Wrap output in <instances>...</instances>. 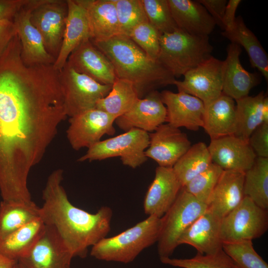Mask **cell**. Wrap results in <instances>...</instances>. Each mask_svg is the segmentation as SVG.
<instances>
[{
  "label": "cell",
  "mask_w": 268,
  "mask_h": 268,
  "mask_svg": "<svg viewBox=\"0 0 268 268\" xmlns=\"http://www.w3.org/2000/svg\"><path fill=\"white\" fill-rule=\"evenodd\" d=\"M91 42L111 61L117 77L133 83L139 98L160 87L173 85L176 80L127 36L120 34L105 41Z\"/></svg>",
  "instance_id": "7a4b0ae2"
},
{
  "label": "cell",
  "mask_w": 268,
  "mask_h": 268,
  "mask_svg": "<svg viewBox=\"0 0 268 268\" xmlns=\"http://www.w3.org/2000/svg\"><path fill=\"white\" fill-rule=\"evenodd\" d=\"M73 257L54 229L45 224L30 251L17 261L27 268H70Z\"/></svg>",
  "instance_id": "7c38bea8"
},
{
  "label": "cell",
  "mask_w": 268,
  "mask_h": 268,
  "mask_svg": "<svg viewBox=\"0 0 268 268\" xmlns=\"http://www.w3.org/2000/svg\"><path fill=\"white\" fill-rule=\"evenodd\" d=\"M120 34L128 36L137 26L148 22L141 0H115Z\"/></svg>",
  "instance_id": "d590c367"
},
{
  "label": "cell",
  "mask_w": 268,
  "mask_h": 268,
  "mask_svg": "<svg viewBox=\"0 0 268 268\" xmlns=\"http://www.w3.org/2000/svg\"><path fill=\"white\" fill-rule=\"evenodd\" d=\"M243 193L259 206L268 209V158L257 157L245 172Z\"/></svg>",
  "instance_id": "d6a6232c"
},
{
  "label": "cell",
  "mask_w": 268,
  "mask_h": 268,
  "mask_svg": "<svg viewBox=\"0 0 268 268\" xmlns=\"http://www.w3.org/2000/svg\"><path fill=\"white\" fill-rule=\"evenodd\" d=\"M11 268H27L25 266L22 264L20 263L18 261H16L15 264L13 265Z\"/></svg>",
  "instance_id": "7dc6e473"
},
{
  "label": "cell",
  "mask_w": 268,
  "mask_h": 268,
  "mask_svg": "<svg viewBox=\"0 0 268 268\" xmlns=\"http://www.w3.org/2000/svg\"><path fill=\"white\" fill-rule=\"evenodd\" d=\"M268 229V211L244 197L241 202L221 219L223 242L257 239Z\"/></svg>",
  "instance_id": "ba28073f"
},
{
  "label": "cell",
  "mask_w": 268,
  "mask_h": 268,
  "mask_svg": "<svg viewBox=\"0 0 268 268\" xmlns=\"http://www.w3.org/2000/svg\"><path fill=\"white\" fill-rule=\"evenodd\" d=\"M248 143L257 157L268 158V124L259 126L250 136Z\"/></svg>",
  "instance_id": "ab89813d"
},
{
  "label": "cell",
  "mask_w": 268,
  "mask_h": 268,
  "mask_svg": "<svg viewBox=\"0 0 268 268\" xmlns=\"http://www.w3.org/2000/svg\"><path fill=\"white\" fill-rule=\"evenodd\" d=\"M265 96L261 91L255 96H248L235 101V136L248 141L252 133L263 123L262 106Z\"/></svg>",
  "instance_id": "f546056e"
},
{
  "label": "cell",
  "mask_w": 268,
  "mask_h": 268,
  "mask_svg": "<svg viewBox=\"0 0 268 268\" xmlns=\"http://www.w3.org/2000/svg\"><path fill=\"white\" fill-rule=\"evenodd\" d=\"M241 52L239 45L231 43L223 61L222 93L235 101L249 96L251 90L261 80L259 74L250 72L243 67L240 60Z\"/></svg>",
  "instance_id": "ffe728a7"
},
{
  "label": "cell",
  "mask_w": 268,
  "mask_h": 268,
  "mask_svg": "<svg viewBox=\"0 0 268 268\" xmlns=\"http://www.w3.org/2000/svg\"><path fill=\"white\" fill-rule=\"evenodd\" d=\"M173 18L179 29L190 34L208 36L216 24L198 0H168Z\"/></svg>",
  "instance_id": "603a6c76"
},
{
  "label": "cell",
  "mask_w": 268,
  "mask_h": 268,
  "mask_svg": "<svg viewBox=\"0 0 268 268\" xmlns=\"http://www.w3.org/2000/svg\"><path fill=\"white\" fill-rule=\"evenodd\" d=\"M59 79L69 118L95 109L97 102L107 95L112 86L101 84L67 63L59 71Z\"/></svg>",
  "instance_id": "52a82bcc"
},
{
  "label": "cell",
  "mask_w": 268,
  "mask_h": 268,
  "mask_svg": "<svg viewBox=\"0 0 268 268\" xmlns=\"http://www.w3.org/2000/svg\"><path fill=\"white\" fill-rule=\"evenodd\" d=\"M16 261L9 259L0 253V268H11Z\"/></svg>",
  "instance_id": "f6af8a7d"
},
{
  "label": "cell",
  "mask_w": 268,
  "mask_h": 268,
  "mask_svg": "<svg viewBox=\"0 0 268 268\" xmlns=\"http://www.w3.org/2000/svg\"><path fill=\"white\" fill-rule=\"evenodd\" d=\"M223 171L221 168L212 163L206 169L192 179L183 189L198 201L207 205Z\"/></svg>",
  "instance_id": "e575fe53"
},
{
  "label": "cell",
  "mask_w": 268,
  "mask_h": 268,
  "mask_svg": "<svg viewBox=\"0 0 268 268\" xmlns=\"http://www.w3.org/2000/svg\"><path fill=\"white\" fill-rule=\"evenodd\" d=\"M212 163L208 146L199 142L191 145L172 168L183 188Z\"/></svg>",
  "instance_id": "4dcf8cb0"
},
{
  "label": "cell",
  "mask_w": 268,
  "mask_h": 268,
  "mask_svg": "<svg viewBox=\"0 0 268 268\" xmlns=\"http://www.w3.org/2000/svg\"><path fill=\"white\" fill-rule=\"evenodd\" d=\"M207 209L206 204L182 188L174 203L161 217L162 226L157 242L160 259L170 257L178 246L182 233Z\"/></svg>",
  "instance_id": "5b68a950"
},
{
  "label": "cell",
  "mask_w": 268,
  "mask_h": 268,
  "mask_svg": "<svg viewBox=\"0 0 268 268\" xmlns=\"http://www.w3.org/2000/svg\"><path fill=\"white\" fill-rule=\"evenodd\" d=\"M75 1L85 10L91 41H103L120 35L115 0Z\"/></svg>",
  "instance_id": "7402d4cb"
},
{
  "label": "cell",
  "mask_w": 268,
  "mask_h": 268,
  "mask_svg": "<svg viewBox=\"0 0 268 268\" xmlns=\"http://www.w3.org/2000/svg\"><path fill=\"white\" fill-rule=\"evenodd\" d=\"M37 0H29L13 19L21 44L23 62L29 66L53 65L56 61L46 51L42 37L30 21V15Z\"/></svg>",
  "instance_id": "5bb4252c"
},
{
  "label": "cell",
  "mask_w": 268,
  "mask_h": 268,
  "mask_svg": "<svg viewBox=\"0 0 268 268\" xmlns=\"http://www.w3.org/2000/svg\"><path fill=\"white\" fill-rule=\"evenodd\" d=\"M202 128L210 139L234 135L236 130V102L222 93L204 106Z\"/></svg>",
  "instance_id": "484cf974"
},
{
  "label": "cell",
  "mask_w": 268,
  "mask_h": 268,
  "mask_svg": "<svg viewBox=\"0 0 268 268\" xmlns=\"http://www.w3.org/2000/svg\"><path fill=\"white\" fill-rule=\"evenodd\" d=\"M68 7L67 0H37L30 21L40 33L45 48L55 59L61 49Z\"/></svg>",
  "instance_id": "9c48e42d"
},
{
  "label": "cell",
  "mask_w": 268,
  "mask_h": 268,
  "mask_svg": "<svg viewBox=\"0 0 268 268\" xmlns=\"http://www.w3.org/2000/svg\"><path fill=\"white\" fill-rule=\"evenodd\" d=\"M40 207L32 201L28 202H0V240L27 223L40 217Z\"/></svg>",
  "instance_id": "f1b7e54d"
},
{
  "label": "cell",
  "mask_w": 268,
  "mask_h": 268,
  "mask_svg": "<svg viewBox=\"0 0 268 268\" xmlns=\"http://www.w3.org/2000/svg\"><path fill=\"white\" fill-rule=\"evenodd\" d=\"M182 188L172 168L158 166L144 198L145 213L161 218L174 203Z\"/></svg>",
  "instance_id": "d6986e66"
},
{
  "label": "cell",
  "mask_w": 268,
  "mask_h": 268,
  "mask_svg": "<svg viewBox=\"0 0 268 268\" xmlns=\"http://www.w3.org/2000/svg\"><path fill=\"white\" fill-rule=\"evenodd\" d=\"M160 260L163 264L181 268H235L234 263L222 249L211 255L197 253L189 259L169 257Z\"/></svg>",
  "instance_id": "8d00e7d4"
},
{
  "label": "cell",
  "mask_w": 268,
  "mask_h": 268,
  "mask_svg": "<svg viewBox=\"0 0 268 268\" xmlns=\"http://www.w3.org/2000/svg\"><path fill=\"white\" fill-rule=\"evenodd\" d=\"M16 34V31L13 21L8 20L0 21V53L4 50Z\"/></svg>",
  "instance_id": "7bdbcfd3"
},
{
  "label": "cell",
  "mask_w": 268,
  "mask_h": 268,
  "mask_svg": "<svg viewBox=\"0 0 268 268\" xmlns=\"http://www.w3.org/2000/svg\"><path fill=\"white\" fill-rule=\"evenodd\" d=\"M198 1L204 7L213 18L216 25L223 30V17L228 1L227 0H198Z\"/></svg>",
  "instance_id": "60d3db41"
},
{
  "label": "cell",
  "mask_w": 268,
  "mask_h": 268,
  "mask_svg": "<svg viewBox=\"0 0 268 268\" xmlns=\"http://www.w3.org/2000/svg\"><path fill=\"white\" fill-rule=\"evenodd\" d=\"M29 0H0V21L13 19Z\"/></svg>",
  "instance_id": "b9f144b4"
},
{
  "label": "cell",
  "mask_w": 268,
  "mask_h": 268,
  "mask_svg": "<svg viewBox=\"0 0 268 268\" xmlns=\"http://www.w3.org/2000/svg\"><path fill=\"white\" fill-rule=\"evenodd\" d=\"M157 61L176 77L184 75L212 56L208 36L190 34L178 29L161 34Z\"/></svg>",
  "instance_id": "277c9868"
},
{
  "label": "cell",
  "mask_w": 268,
  "mask_h": 268,
  "mask_svg": "<svg viewBox=\"0 0 268 268\" xmlns=\"http://www.w3.org/2000/svg\"><path fill=\"white\" fill-rule=\"evenodd\" d=\"M182 81L176 80L178 92H183L200 99L204 106L222 93L223 61L212 56L189 70Z\"/></svg>",
  "instance_id": "30bf717a"
},
{
  "label": "cell",
  "mask_w": 268,
  "mask_h": 268,
  "mask_svg": "<svg viewBox=\"0 0 268 268\" xmlns=\"http://www.w3.org/2000/svg\"><path fill=\"white\" fill-rule=\"evenodd\" d=\"M221 34L231 43L242 46L249 57L251 66L256 68L268 80V57L265 49L254 33L245 25L240 16L236 17L233 27L224 30Z\"/></svg>",
  "instance_id": "4316f807"
},
{
  "label": "cell",
  "mask_w": 268,
  "mask_h": 268,
  "mask_svg": "<svg viewBox=\"0 0 268 268\" xmlns=\"http://www.w3.org/2000/svg\"><path fill=\"white\" fill-rule=\"evenodd\" d=\"M63 180L61 169L49 176L42 192L40 216L45 224L54 229L73 257L84 258L88 248L110 232L113 212L107 206H102L95 213L75 206L68 199Z\"/></svg>",
  "instance_id": "6da1fadb"
},
{
  "label": "cell",
  "mask_w": 268,
  "mask_h": 268,
  "mask_svg": "<svg viewBox=\"0 0 268 268\" xmlns=\"http://www.w3.org/2000/svg\"><path fill=\"white\" fill-rule=\"evenodd\" d=\"M149 142L148 133L132 129L122 134L100 140L88 148L78 161H100L120 157L124 165L134 169L147 160L145 151Z\"/></svg>",
  "instance_id": "8992f818"
},
{
  "label": "cell",
  "mask_w": 268,
  "mask_h": 268,
  "mask_svg": "<svg viewBox=\"0 0 268 268\" xmlns=\"http://www.w3.org/2000/svg\"><path fill=\"white\" fill-rule=\"evenodd\" d=\"M166 108L160 93L153 91L143 98H138L127 113L117 118L115 123L125 132L138 129L153 132L166 122Z\"/></svg>",
  "instance_id": "9a60e30c"
},
{
  "label": "cell",
  "mask_w": 268,
  "mask_h": 268,
  "mask_svg": "<svg viewBox=\"0 0 268 268\" xmlns=\"http://www.w3.org/2000/svg\"><path fill=\"white\" fill-rule=\"evenodd\" d=\"M161 226L162 218L148 216L118 235L103 238L92 247L90 255L102 261L131 263L157 242Z\"/></svg>",
  "instance_id": "3957f363"
},
{
  "label": "cell",
  "mask_w": 268,
  "mask_h": 268,
  "mask_svg": "<svg viewBox=\"0 0 268 268\" xmlns=\"http://www.w3.org/2000/svg\"><path fill=\"white\" fill-rule=\"evenodd\" d=\"M68 7L65 30L60 51L53 64L60 71L71 52L81 43L90 39L88 20L84 9L75 0H67Z\"/></svg>",
  "instance_id": "d4e9b609"
},
{
  "label": "cell",
  "mask_w": 268,
  "mask_h": 268,
  "mask_svg": "<svg viewBox=\"0 0 268 268\" xmlns=\"http://www.w3.org/2000/svg\"><path fill=\"white\" fill-rule=\"evenodd\" d=\"M116 119L96 108L69 118L67 136L70 146L75 150L89 148L99 142L104 135H114Z\"/></svg>",
  "instance_id": "8fae6325"
},
{
  "label": "cell",
  "mask_w": 268,
  "mask_h": 268,
  "mask_svg": "<svg viewBox=\"0 0 268 268\" xmlns=\"http://www.w3.org/2000/svg\"><path fill=\"white\" fill-rule=\"evenodd\" d=\"M208 149L212 162L223 170L245 172L257 158L248 141L234 135L211 139Z\"/></svg>",
  "instance_id": "e0dca14e"
},
{
  "label": "cell",
  "mask_w": 268,
  "mask_h": 268,
  "mask_svg": "<svg viewBox=\"0 0 268 268\" xmlns=\"http://www.w3.org/2000/svg\"><path fill=\"white\" fill-rule=\"evenodd\" d=\"M222 248L235 268H268V263L254 248L252 240L223 242Z\"/></svg>",
  "instance_id": "836d02e7"
},
{
  "label": "cell",
  "mask_w": 268,
  "mask_h": 268,
  "mask_svg": "<svg viewBox=\"0 0 268 268\" xmlns=\"http://www.w3.org/2000/svg\"><path fill=\"white\" fill-rule=\"evenodd\" d=\"M45 224L39 217L0 240V253L17 261L26 256L43 233Z\"/></svg>",
  "instance_id": "83f0119b"
},
{
  "label": "cell",
  "mask_w": 268,
  "mask_h": 268,
  "mask_svg": "<svg viewBox=\"0 0 268 268\" xmlns=\"http://www.w3.org/2000/svg\"><path fill=\"white\" fill-rule=\"evenodd\" d=\"M160 95L166 108L167 123L193 131L202 128L205 107L200 99L183 92L174 93L167 90Z\"/></svg>",
  "instance_id": "2e32d148"
},
{
  "label": "cell",
  "mask_w": 268,
  "mask_h": 268,
  "mask_svg": "<svg viewBox=\"0 0 268 268\" xmlns=\"http://www.w3.org/2000/svg\"><path fill=\"white\" fill-rule=\"evenodd\" d=\"M66 63L77 72L102 84L112 85L117 78L111 61L90 39L76 48Z\"/></svg>",
  "instance_id": "ac0fdd59"
},
{
  "label": "cell",
  "mask_w": 268,
  "mask_h": 268,
  "mask_svg": "<svg viewBox=\"0 0 268 268\" xmlns=\"http://www.w3.org/2000/svg\"><path fill=\"white\" fill-rule=\"evenodd\" d=\"M149 137L145 156L161 167L172 168L191 146L187 135L168 123L159 126Z\"/></svg>",
  "instance_id": "4fadbf2b"
},
{
  "label": "cell",
  "mask_w": 268,
  "mask_h": 268,
  "mask_svg": "<svg viewBox=\"0 0 268 268\" xmlns=\"http://www.w3.org/2000/svg\"><path fill=\"white\" fill-rule=\"evenodd\" d=\"M138 98L131 82L117 78L107 95L97 102L96 109L117 119L129 111Z\"/></svg>",
  "instance_id": "1f68e13d"
},
{
  "label": "cell",
  "mask_w": 268,
  "mask_h": 268,
  "mask_svg": "<svg viewBox=\"0 0 268 268\" xmlns=\"http://www.w3.org/2000/svg\"><path fill=\"white\" fill-rule=\"evenodd\" d=\"M245 172L223 170L211 195L207 209L222 218L236 207L244 197Z\"/></svg>",
  "instance_id": "cb8c5ba5"
},
{
  "label": "cell",
  "mask_w": 268,
  "mask_h": 268,
  "mask_svg": "<svg viewBox=\"0 0 268 268\" xmlns=\"http://www.w3.org/2000/svg\"><path fill=\"white\" fill-rule=\"evenodd\" d=\"M148 22L160 33L179 29L173 18L168 0H141Z\"/></svg>",
  "instance_id": "74e56055"
},
{
  "label": "cell",
  "mask_w": 268,
  "mask_h": 268,
  "mask_svg": "<svg viewBox=\"0 0 268 268\" xmlns=\"http://www.w3.org/2000/svg\"><path fill=\"white\" fill-rule=\"evenodd\" d=\"M221 219L207 209L182 233L178 246L189 245L201 255L213 254L221 250Z\"/></svg>",
  "instance_id": "44dd1931"
},
{
  "label": "cell",
  "mask_w": 268,
  "mask_h": 268,
  "mask_svg": "<svg viewBox=\"0 0 268 268\" xmlns=\"http://www.w3.org/2000/svg\"><path fill=\"white\" fill-rule=\"evenodd\" d=\"M160 34L149 22L135 27L128 37L151 59L157 61L160 51Z\"/></svg>",
  "instance_id": "f35d334b"
},
{
  "label": "cell",
  "mask_w": 268,
  "mask_h": 268,
  "mask_svg": "<svg viewBox=\"0 0 268 268\" xmlns=\"http://www.w3.org/2000/svg\"><path fill=\"white\" fill-rule=\"evenodd\" d=\"M263 123L268 124V98L265 96L262 106Z\"/></svg>",
  "instance_id": "bcb514c9"
},
{
  "label": "cell",
  "mask_w": 268,
  "mask_h": 268,
  "mask_svg": "<svg viewBox=\"0 0 268 268\" xmlns=\"http://www.w3.org/2000/svg\"><path fill=\"white\" fill-rule=\"evenodd\" d=\"M241 0H229L226 5L223 17V31L231 29L235 23L236 10L241 2Z\"/></svg>",
  "instance_id": "ee69618b"
}]
</instances>
